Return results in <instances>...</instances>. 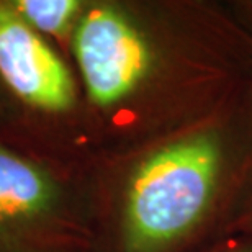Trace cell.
<instances>
[{"mask_svg": "<svg viewBox=\"0 0 252 252\" xmlns=\"http://www.w3.org/2000/svg\"><path fill=\"white\" fill-rule=\"evenodd\" d=\"M191 8L133 0H87L67 58L82 90L100 159L226 108L236 49L226 25Z\"/></svg>", "mask_w": 252, "mask_h": 252, "instance_id": "cell-1", "label": "cell"}, {"mask_svg": "<svg viewBox=\"0 0 252 252\" xmlns=\"http://www.w3.org/2000/svg\"><path fill=\"white\" fill-rule=\"evenodd\" d=\"M224 117L226 108L94 165L95 252H175L200 233L239 164Z\"/></svg>", "mask_w": 252, "mask_h": 252, "instance_id": "cell-2", "label": "cell"}, {"mask_svg": "<svg viewBox=\"0 0 252 252\" xmlns=\"http://www.w3.org/2000/svg\"><path fill=\"white\" fill-rule=\"evenodd\" d=\"M0 141L38 159L97 164L72 64L8 0H0Z\"/></svg>", "mask_w": 252, "mask_h": 252, "instance_id": "cell-3", "label": "cell"}, {"mask_svg": "<svg viewBox=\"0 0 252 252\" xmlns=\"http://www.w3.org/2000/svg\"><path fill=\"white\" fill-rule=\"evenodd\" d=\"M92 169L0 141V252H95Z\"/></svg>", "mask_w": 252, "mask_h": 252, "instance_id": "cell-4", "label": "cell"}, {"mask_svg": "<svg viewBox=\"0 0 252 252\" xmlns=\"http://www.w3.org/2000/svg\"><path fill=\"white\" fill-rule=\"evenodd\" d=\"M30 28L49 39L67 58L70 38L87 0H8Z\"/></svg>", "mask_w": 252, "mask_h": 252, "instance_id": "cell-5", "label": "cell"}, {"mask_svg": "<svg viewBox=\"0 0 252 252\" xmlns=\"http://www.w3.org/2000/svg\"><path fill=\"white\" fill-rule=\"evenodd\" d=\"M211 252H252V243H236L224 248H218Z\"/></svg>", "mask_w": 252, "mask_h": 252, "instance_id": "cell-6", "label": "cell"}]
</instances>
